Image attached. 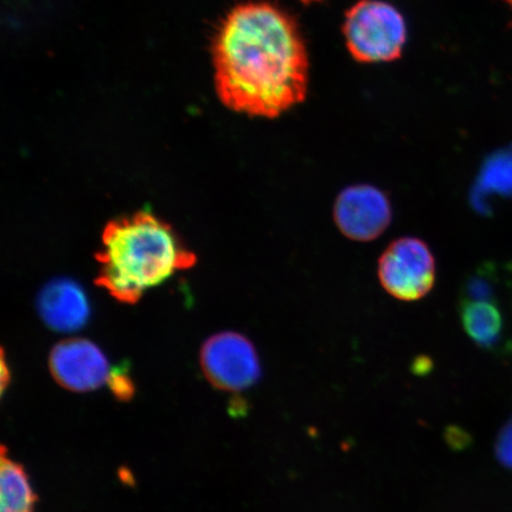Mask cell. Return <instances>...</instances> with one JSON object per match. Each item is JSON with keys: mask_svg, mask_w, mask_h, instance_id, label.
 <instances>
[{"mask_svg": "<svg viewBox=\"0 0 512 512\" xmlns=\"http://www.w3.org/2000/svg\"><path fill=\"white\" fill-rule=\"evenodd\" d=\"M108 386H110L111 392L115 396V399L119 401H130L136 388L131 376L128 375L127 369L123 366L117 367L111 371L110 379H108Z\"/></svg>", "mask_w": 512, "mask_h": 512, "instance_id": "7c38bea8", "label": "cell"}, {"mask_svg": "<svg viewBox=\"0 0 512 512\" xmlns=\"http://www.w3.org/2000/svg\"><path fill=\"white\" fill-rule=\"evenodd\" d=\"M496 197L512 201V144L485 159L471 192L472 206L488 215L490 200Z\"/></svg>", "mask_w": 512, "mask_h": 512, "instance_id": "30bf717a", "label": "cell"}, {"mask_svg": "<svg viewBox=\"0 0 512 512\" xmlns=\"http://www.w3.org/2000/svg\"><path fill=\"white\" fill-rule=\"evenodd\" d=\"M55 381L75 393L93 392L110 379V363L104 352L88 339L73 338L56 344L49 356Z\"/></svg>", "mask_w": 512, "mask_h": 512, "instance_id": "52a82bcc", "label": "cell"}, {"mask_svg": "<svg viewBox=\"0 0 512 512\" xmlns=\"http://www.w3.org/2000/svg\"><path fill=\"white\" fill-rule=\"evenodd\" d=\"M460 298L490 300L504 325V350L512 351V265H485L471 275Z\"/></svg>", "mask_w": 512, "mask_h": 512, "instance_id": "9c48e42d", "label": "cell"}, {"mask_svg": "<svg viewBox=\"0 0 512 512\" xmlns=\"http://www.w3.org/2000/svg\"><path fill=\"white\" fill-rule=\"evenodd\" d=\"M2 509L0 512H35L37 496L30 484L24 466L8 457L6 447L2 446Z\"/></svg>", "mask_w": 512, "mask_h": 512, "instance_id": "8fae6325", "label": "cell"}, {"mask_svg": "<svg viewBox=\"0 0 512 512\" xmlns=\"http://www.w3.org/2000/svg\"><path fill=\"white\" fill-rule=\"evenodd\" d=\"M302 2L311 3V2H318V0H302Z\"/></svg>", "mask_w": 512, "mask_h": 512, "instance_id": "9a60e30c", "label": "cell"}, {"mask_svg": "<svg viewBox=\"0 0 512 512\" xmlns=\"http://www.w3.org/2000/svg\"><path fill=\"white\" fill-rule=\"evenodd\" d=\"M437 265L431 248L420 239L402 238L388 246L379 260V279L390 296L416 302L432 291Z\"/></svg>", "mask_w": 512, "mask_h": 512, "instance_id": "277c9868", "label": "cell"}, {"mask_svg": "<svg viewBox=\"0 0 512 512\" xmlns=\"http://www.w3.org/2000/svg\"><path fill=\"white\" fill-rule=\"evenodd\" d=\"M201 367L213 386L226 392H241L261 377V366L254 345L236 332L210 337L201 350Z\"/></svg>", "mask_w": 512, "mask_h": 512, "instance_id": "5b68a950", "label": "cell"}, {"mask_svg": "<svg viewBox=\"0 0 512 512\" xmlns=\"http://www.w3.org/2000/svg\"><path fill=\"white\" fill-rule=\"evenodd\" d=\"M335 222L347 238L373 241L392 221L393 210L386 192L368 184L352 185L338 195L334 207Z\"/></svg>", "mask_w": 512, "mask_h": 512, "instance_id": "8992f818", "label": "cell"}, {"mask_svg": "<svg viewBox=\"0 0 512 512\" xmlns=\"http://www.w3.org/2000/svg\"><path fill=\"white\" fill-rule=\"evenodd\" d=\"M11 380V374L10 370L8 368V364H6V358L3 350V356H2V395H4L5 390L8 389V386L10 384Z\"/></svg>", "mask_w": 512, "mask_h": 512, "instance_id": "5bb4252c", "label": "cell"}, {"mask_svg": "<svg viewBox=\"0 0 512 512\" xmlns=\"http://www.w3.org/2000/svg\"><path fill=\"white\" fill-rule=\"evenodd\" d=\"M38 312L50 329L73 332L87 323L91 310L86 293L78 284L59 279L43 288L38 297Z\"/></svg>", "mask_w": 512, "mask_h": 512, "instance_id": "ba28073f", "label": "cell"}, {"mask_svg": "<svg viewBox=\"0 0 512 512\" xmlns=\"http://www.w3.org/2000/svg\"><path fill=\"white\" fill-rule=\"evenodd\" d=\"M215 85L223 105L275 118L309 88V56L296 22L272 4L236 6L213 43Z\"/></svg>", "mask_w": 512, "mask_h": 512, "instance_id": "6da1fadb", "label": "cell"}, {"mask_svg": "<svg viewBox=\"0 0 512 512\" xmlns=\"http://www.w3.org/2000/svg\"><path fill=\"white\" fill-rule=\"evenodd\" d=\"M496 452L503 465L512 467V421L499 437Z\"/></svg>", "mask_w": 512, "mask_h": 512, "instance_id": "4fadbf2b", "label": "cell"}, {"mask_svg": "<svg viewBox=\"0 0 512 512\" xmlns=\"http://www.w3.org/2000/svg\"><path fill=\"white\" fill-rule=\"evenodd\" d=\"M96 284L118 302L136 304L150 288L195 265L196 256L170 224L147 211L107 224Z\"/></svg>", "mask_w": 512, "mask_h": 512, "instance_id": "7a4b0ae2", "label": "cell"}, {"mask_svg": "<svg viewBox=\"0 0 512 512\" xmlns=\"http://www.w3.org/2000/svg\"><path fill=\"white\" fill-rule=\"evenodd\" d=\"M343 34L350 54L358 62H389L401 56L407 27L393 5L361 0L347 12Z\"/></svg>", "mask_w": 512, "mask_h": 512, "instance_id": "3957f363", "label": "cell"}, {"mask_svg": "<svg viewBox=\"0 0 512 512\" xmlns=\"http://www.w3.org/2000/svg\"><path fill=\"white\" fill-rule=\"evenodd\" d=\"M510 6H512V0H505Z\"/></svg>", "mask_w": 512, "mask_h": 512, "instance_id": "2e32d148", "label": "cell"}]
</instances>
